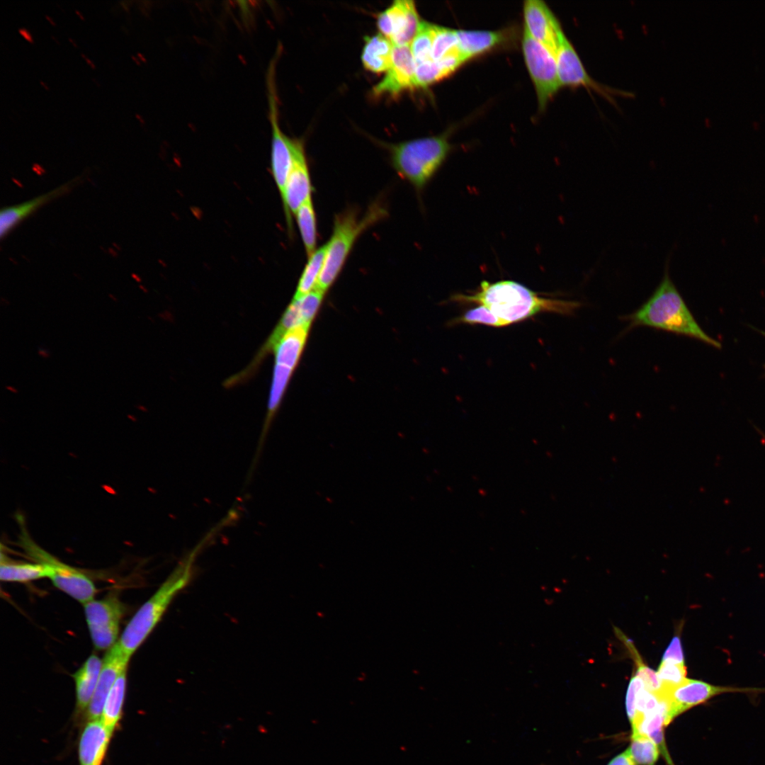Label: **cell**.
<instances>
[{
    "label": "cell",
    "instance_id": "1",
    "mask_svg": "<svg viewBox=\"0 0 765 765\" xmlns=\"http://www.w3.org/2000/svg\"><path fill=\"white\" fill-rule=\"evenodd\" d=\"M456 302L484 305L502 319L506 325L523 321L540 312L571 315L580 306L577 301L540 297L522 284L513 280L481 282L472 295H455Z\"/></svg>",
    "mask_w": 765,
    "mask_h": 765
},
{
    "label": "cell",
    "instance_id": "2",
    "mask_svg": "<svg viewBox=\"0 0 765 765\" xmlns=\"http://www.w3.org/2000/svg\"><path fill=\"white\" fill-rule=\"evenodd\" d=\"M216 531L212 528L181 560L158 589L132 617L118 640L120 647L127 655L131 657L143 644L161 620L176 596L191 582L197 555Z\"/></svg>",
    "mask_w": 765,
    "mask_h": 765
},
{
    "label": "cell",
    "instance_id": "3",
    "mask_svg": "<svg viewBox=\"0 0 765 765\" xmlns=\"http://www.w3.org/2000/svg\"><path fill=\"white\" fill-rule=\"evenodd\" d=\"M629 327L646 326L699 339L720 348V343L698 325L667 273L652 295L625 318Z\"/></svg>",
    "mask_w": 765,
    "mask_h": 765
},
{
    "label": "cell",
    "instance_id": "4",
    "mask_svg": "<svg viewBox=\"0 0 765 765\" xmlns=\"http://www.w3.org/2000/svg\"><path fill=\"white\" fill-rule=\"evenodd\" d=\"M450 148L446 135L393 144L390 147L392 166L402 179L421 191L441 167Z\"/></svg>",
    "mask_w": 765,
    "mask_h": 765
},
{
    "label": "cell",
    "instance_id": "5",
    "mask_svg": "<svg viewBox=\"0 0 765 765\" xmlns=\"http://www.w3.org/2000/svg\"><path fill=\"white\" fill-rule=\"evenodd\" d=\"M380 203L373 204L363 217L356 210H347L335 216L332 236L327 244L323 269L317 287L325 292L341 271L359 236L385 215Z\"/></svg>",
    "mask_w": 765,
    "mask_h": 765
},
{
    "label": "cell",
    "instance_id": "6",
    "mask_svg": "<svg viewBox=\"0 0 765 765\" xmlns=\"http://www.w3.org/2000/svg\"><path fill=\"white\" fill-rule=\"evenodd\" d=\"M19 544L33 561L45 567L47 578L57 589L82 604L94 599L96 587L93 582L84 573L40 547L24 529L21 533Z\"/></svg>",
    "mask_w": 765,
    "mask_h": 765
},
{
    "label": "cell",
    "instance_id": "7",
    "mask_svg": "<svg viewBox=\"0 0 765 765\" xmlns=\"http://www.w3.org/2000/svg\"><path fill=\"white\" fill-rule=\"evenodd\" d=\"M736 693L756 695L765 693V688L715 685L687 678L682 684L659 697L667 703L666 725L669 724L678 715L708 702L715 696Z\"/></svg>",
    "mask_w": 765,
    "mask_h": 765
},
{
    "label": "cell",
    "instance_id": "8",
    "mask_svg": "<svg viewBox=\"0 0 765 765\" xmlns=\"http://www.w3.org/2000/svg\"><path fill=\"white\" fill-rule=\"evenodd\" d=\"M93 644L98 650H109L118 641L120 621L126 608L115 592L83 604Z\"/></svg>",
    "mask_w": 765,
    "mask_h": 765
},
{
    "label": "cell",
    "instance_id": "9",
    "mask_svg": "<svg viewBox=\"0 0 765 765\" xmlns=\"http://www.w3.org/2000/svg\"><path fill=\"white\" fill-rule=\"evenodd\" d=\"M522 48L533 80L539 108L543 110L561 87L555 54L523 30Z\"/></svg>",
    "mask_w": 765,
    "mask_h": 765
},
{
    "label": "cell",
    "instance_id": "10",
    "mask_svg": "<svg viewBox=\"0 0 765 765\" xmlns=\"http://www.w3.org/2000/svg\"><path fill=\"white\" fill-rule=\"evenodd\" d=\"M559 81L562 86H584L593 89L608 99L618 91L596 81L586 72L574 47L562 29L558 33L555 52Z\"/></svg>",
    "mask_w": 765,
    "mask_h": 765
},
{
    "label": "cell",
    "instance_id": "11",
    "mask_svg": "<svg viewBox=\"0 0 765 765\" xmlns=\"http://www.w3.org/2000/svg\"><path fill=\"white\" fill-rule=\"evenodd\" d=\"M420 23L414 2L410 0L395 1L377 18L380 33L394 45H409Z\"/></svg>",
    "mask_w": 765,
    "mask_h": 765
},
{
    "label": "cell",
    "instance_id": "12",
    "mask_svg": "<svg viewBox=\"0 0 765 765\" xmlns=\"http://www.w3.org/2000/svg\"><path fill=\"white\" fill-rule=\"evenodd\" d=\"M292 150L293 165L282 197L289 229L292 228V215L296 213L304 202L312 197V186L302 142L293 139Z\"/></svg>",
    "mask_w": 765,
    "mask_h": 765
},
{
    "label": "cell",
    "instance_id": "13",
    "mask_svg": "<svg viewBox=\"0 0 765 765\" xmlns=\"http://www.w3.org/2000/svg\"><path fill=\"white\" fill-rule=\"evenodd\" d=\"M416 63L409 45H394L391 65L385 77L373 88L375 96H396L416 87Z\"/></svg>",
    "mask_w": 765,
    "mask_h": 765
},
{
    "label": "cell",
    "instance_id": "14",
    "mask_svg": "<svg viewBox=\"0 0 765 765\" xmlns=\"http://www.w3.org/2000/svg\"><path fill=\"white\" fill-rule=\"evenodd\" d=\"M130 657L117 642L108 650L103 659L101 674L85 714L88 720L101 719L107 696L118 675L128 668Z\"/></svg>",
    "mask_w": 765,
    "mask_h": 765
},
{
    "label": "cell",
    "instance_id": "15",
    "mask_svg": "<svg viewBox=\"0 0 765 765\" xmlns=\"http://www.w3.org/2000/svg\"><path fill=\"white\" fill-rule=\"evenodd\" d=\"M524 30L554 54L562 29L554 13L540 0H527L523 5Z\"/></svg>",
    "mask_w": 765,
    "mask_h": 765
},
{
    "label": "cell",
    "instance_id": "16",
    "mask_svg": "<svg viewBox=\"0 0 765 765\" xmlns=\"http://www.w3.org/2000/svg\"><path fill=\"white\" fill-rule=\"evenodd\" d=\"M270 92V119L272 127L271 170L282 198L293 165V139L281 131L277 117L274 96L271 90Z\"/></svg>",
    "mask_w": 765,
    "mask_h": 765
},
{
    "label": "cell",
    "instance_id": "17",
    "mask_svg": "<svg viewBox=\"0 0 765 765\" xmlns=\"http://www.w3.org/2000/svg\"><path fill=\"white\" fill-rule=\"evenodd\" d=\"M112 737L101 719L88 720L79 740V765H102Z\"/></svg>",
    "mask_w": 765,
    "mask_h": 765
},
{
    "label": "cell",
    "instance_id": "18",
    "mask_svg": "<svg viewBox=\"0 0 765 765\" xmlns=\"http://www.w3.org/2000/svg\"><path fill=\"white\" fill-rule=\"evenodd\" d=\"M78 182L79 178L69 181L33 199L1 209L0 212L1 237L4 238L17 225L44 205L70 191Z\"/></svg>",
    "mask_w": 765,
    "mask_h": 765
},
{
    "label": "cell",
    "instance_id": "19",
    "mask_svg": "<svg viewBox=\"0 0 765 765\" xmlns=\"http://www.w3.org/2000/svg\"><path fill=\"white\" fill-rule=\"evenodd\" d=\"M103 666V659L91 654L72 674L76 691V712L78 715L86 713L96 689Z\"/></svg>",
    "mask_w": 765,
    "mask_h": 765
},
{
    "label": "cell",
    "instance_id": "20",
    "mask_svg": "<svg viewBox=\"0 0 765 765\" xmlns=\"http://www.w3.org/2000/svg\"><path fill=\"white\" fill-rule=\"evenodd\" d=\"M456 33L460 52L466 61L491 50L506 39V34L501 30H457Z\"/></svg>",
    "mask_w": 765,
    "mask_h": 765
},
{
    "label": "cell",
    "instance_id": "21",
    "mask_svg": "<svg viewBox=\"0 0 765 765\" xmlns=\"http://www.w3.org/2000/svg\"><path fill=\"white\" fill-rule=\"evenodd\" d=\"M394 45L381 33L365 38L361 60L363 67L375 73L387 72L390 68Z\"/></svg>",
    "mask_w": 765,
    "mask_h": 765
},
{
    "label": "cell",
    "instance_id": "22",
    "mask_svg": "<svg viewBox=\"0 0 765 765\" xmlns=\"http://www.w3.org/2000/svg\"><path fill=\"white\" fill-rule=\"evenodd\" d=\"M309 327H299L285 332L273 347L275 364L295 368L305 346Z\"/></svg>",
    "mask_w": 765,
    "mask_h": 765
},
{
    "label": "cell",
    "instance_id": "23",
    "mask_svg": "<svg viewBox=\"0 0 765 765\" xmlns=\"http://www.w3.org/2000/svg\"><path fill=\"white\" fill-rule=\"evenodd\" d=\"M127 670L117 677L106 700L101 720L107 730L113 735L123 714L127 688Z\"/></svg>",
    "mask_w": 765,
    "mask_h": 765
},
{
    "label": "cell",
    "instance_id": "24",
    "mask_svg": "<svg viewBox=\"0 0 765 765\" xmlns=\"http://www.w3.org/2000/svg\"><path fill=\"white\" fill-rule=\"evenodd\" d=\"M47 578L45 567L38 562L14 561L2 552L0 562V579L4 582H27Z\"/></svg>",
    "mask_w": 765,
    "mask_h": 765
},
{
    "label": "cell",
    "instance_id": "25",
    "mask_svg": "<svg viewBox=\"0 0 765 765\" xmlns=\"http://www.w3.org/2000/svg\"><path fill=\"white\" fill-rule=\"evenodd\" d=\"M295 215L305 251L309 257L317 249V220L312 197L301 205Z\"/></svg>",
    "mask_w": 765,
    "mask_h": 765
},
{
    "label": "cell",
    "instance_id": "26",
    "mask_svg": "<svg viewBox=\"0 0 765 765\" xmlns=\"http://www.w3.org/2000/svg\"><path fill=\"white\" fill-rule=\"evenodd\" d=\"M327 252V244H324L308 257V261L300 276L297 290L294 297L307 294L317 287L319 278L324 267Z\"/></svg>",
    "mask_w": 765,
    "mask_h": 765
},
{
    "label": "cell",
    "instance_id": "27",
    "mask_svg": "<svg viewBox=\"0 0 765 765\" xmlns=\"http://www.w3.org/2000/svg\"><path fill=\"white\" fill-rule=\"evenodd\" d=\"M628 749L637 765H654L660 752L653 740L639 732L632 733Z\"/></svg>",
    "mask_w": 765,
    "mask_h": 765
},
{
    "label": "cell",
    "instance_id": "28",
    "mask_svg": "<svg viewBox=\"0 0 765 765\" xmlns=\"http://www.w3.org/2000/svg\"><path fill=\"white\" fill-rule=\"evenodd\" d=\"M460 52L455 30L434 26L431 60L437 62L448 55Z\"/></svg>",
    "mask_w": 765,
    "mask_h": 765
},
{
    "label": "cell",
    "instance_id": "29",
    "mask_svg": "<svg viewBox=\"0 0 765 765\" xmlns=\"http://www.w3.org/2000/svg\"><path fill=\"white\" fill-rule=\"evenodd\" d=\"M686 673L685 664L662 661L657 672L660 683V689L657 695L660 697L682 684L687 679Z\"/></svg>",
    "mask_w": 765,
    "mask_h": 765
},
{
    "label": "cell",
    "instance_id": "30",
    "mask_svg": "<svg viewBox=\"0 0 765 765\" xmlns=\"http://www.w3.org/2000/svg\"><path fill=\"white\" fill-rule=\"evenodd\" d=\"M434 26L429 22L421 21L417 33L409 45L416 64L431 60Z\"/></svg>",
    "mask_w": 765,
    "mask_h": 765
},
{
    "label": "cell",
    "instance_id": "31",
    "mask_svg": "<svg viewBox=\"0 0 765 765\" xmlns=\"http://www.w3.org/2000/svg\"><path fill=\"white\" fill-rule=\"evenodd\" d=\"M617 635H618V636L620 637V639L623 641L634 659L636 666L635 674L643 680L647 689L651 692L657 693L660 689V683L657 678V673L645 664L631 640H628L623 634L617 633Z\"/></svg>",
    "mask_w": 765,
    "mask_h": 765
},
{
    "label": "cell",
    "instance_id": "32",
    "mask_svg": "<svg viewBox=\"0 0 765 765\" xmlns=\"http://www.w3.org/2000/svg\"><path fill=\"white\" fill-rule=\"evenodd\" d=\"M454 323L480 324L496 327L506 326L502 319L484 305L468 310L462 316L455 319Z\"/></svg>",
    "mask_w": 765,
    "mask_h": 765
},
{
    "label": "cell",
    "instance_id": "33",
    "mask_svg": "<svg viewBox=\"0 0 765 765\" xmlns=\"http://www.w3.org/2000/svg\"><path fill=\"white\" fill-rule=\"evenodd\" d=\"M448 75L437 62L432 60L416 64L415 79L416 87H426L441 80Z\"/></svg>",
    "mask_w": 765,
    "mask_h": 765
},
{
    "label": "cell",
    "instance_id": "34",
    "mask_svg": "<svg viewBox=\"0 0 765 765\" xmlns=\"http://www.w3.org/2000/svg\"><path fill=\"white\" fill-rule=\"evenodd\" d=\"M324 293L323 291L314 289L307 294L294 297L293 299L297 301L304 322L307 325H310L317 313L321 305Z\"/></svg>",
    "mask_w": 765,
    "mask_h": 765
},
{
    "label": "cell",
    "instance_id": "35",
    "mask_svg": "<svg viewBox=\"0 0 765 765\" xmlns=\"http://www.w3.org/2000/svg\"><path fill=\"white\" fill-rule=\"evenodd\" d=\"M645 686L643 680L635 674L630 679L625 699L626 711L630 725L636 717V701L639 691Z\"/></svg>",
    "mask_w": 765,
    "mask_h": 765
},
{
    "label": "cell",
    "instance_id": "36",
    "mask_svg": "<svg viewBox=\"0 0 765 765\" xmlns=\"http://www.w3.org/2000/svg\"><path fill=\"white\" fill-rule=\"evenodd\" d=\"M662 661L685 664L684 656L679 635L674 636L664 651Z\"/></svg>",
    "mask_w": 765,
    "mask_h": 765
},
{
    "label": "cell",
    "instance_id": "37",
    "mask_svg": "<svg viewBox=\"0 0 765 765\" xmlns=\"http://www.w3.org/2000/svg\"><path fill=\"white\" fill-rule=\"evenodd\" d=\"M607 765H637L628 749L615 756Z\"/></svg>",
    "mask_w": 765,
    "mask_h": 765
},
{
    "label": "cell",
    "instance_id": "38",
    "mask_svg": "<svg viewBox=\"0 0 765 765\" xmlns=\"http://www.w3.org/2000/svg\"><path fill=\"white\" fill-rule=\"evenodd\" d=\"M18 32L20 34V35L21 37H23L27 42H28L29 43H31V44L34 43L33 38L30 32L26 28H24V27L19 28L18 29Z\"/></svg>",
    "mask_w": 765,
    "mask_h": 765
},
{
    "label": "cell",
    "instance_id": "39",
    "mask_svg": "<svg viewBox=\"0 0 765 765\" xmlns=\"http://www.w3.org/2000/svg\"><path fill=\"white\" fill-rule=\"evenodd\" d=\"M38 353L42 358H48L51 354L48 349L40 346L38 347Z\"/></svg>",
    "mask_w": 765,
    "mask_h": 765
},
{
    "label": "cell",
    "instance_id": "40",
    "mask_svg": "<svg viewBox=\"0 0 765 765\" xmlns=\"http://www.w3.org/2000/svg\"><path fill=\"white\" fill-rule=\"evenodd\" d=\"M80 55L82 57V59L86 62V63L90 67L91 69H96L95 64L86 55H84V53H80Z\"/></svg>",
    "mask_w": 765,
    "mask_h": 765
},
{
    "label": "cell",
    "instance_id": "41",
    "mask_svg": "<svg viewBox=\"0 0 765 765\" xmlns=\"http://www.w3.org/2000/svg\"><path fill=\"white\" fill-rule=\"evenodd\" d=\"M45 18L51 24V26H57V23L54 21V20L50 16L45 14Z\"/></svg>",
    "mask_w": 765,
    "mask_h": 765
},
{
    "label": "cell",
    "instance_id": "42",
    "mask_svg": "<svg viewBox=\"0 0 765 765\" xmlns=\"http://www.w3.org/2000/svg\"><path fill=\"white\" fill-rule=\"evenodd\" d=\"M6 389L14 394H17L18 392V390L11 385L6 386Z\"/></svg>",
    "mask_w": 765,
    "mask_h": 765
},
{
    "label": "cell",
    "instance_id": "43",
    "mask_svg": "<svg viewBox=\"0 0 765 765\" xmlns=\"http://www.w3.org/2000/svg\"><path fill=\"white\" fill-rule=\"evenodd\" d=\"M39 83H40V86H42V88H43L44 89H45L46 91H48V90H49V87H48L47 84H46L45 82H44V81H43L42 80H40V81H39Z\"/></svg>",
    "mask_w": 765,
    "mask_h": 765
},
{
    "label": "cell",
    "instance_id": "44",
    "mask_svg": "<svg viewBox=\"0 0 765 765\" xmlns=\"http://www.w3.org/2000/svg\"><path fill=\"white\" fill-rule=\"evenodd\" d=\"M74 12H75V13L76 14V16H78V17H79V18H80V19H81V21H85V18L84 17V16H83V15H82V14L81 13V12H80L79 11H78L77 9H75V10H74Z\"/></svg>",
    "mask_w": 765,
    "mask_h": 765
},
{
    "label": "cell",
    "instance_id": "45",
    "mask_svg": "<svg viewBox=\"0 0 765 765\" xmlns=\"http://www.w3.org/2000/svg\"><path fill=\"white\" fill-rule=\"evenodd\" d=\"M67 39H68V41H69V42H70V43H71V44H72V45H73V46H74V47H76H76H78V46H77V44L76 43V42H75V41H74V40H73V39H72V38H70V37H68V38H67Z\"/></svg>",
    "mask_w": 765,
    "mask_h": 765
},
{
    "label": "cell",
    "instance_id": "46",
    "mask_svg": "<svg viewBox=\"0 0 765 765\" xmlns=\"http://www.w3.org/2000/svg\"><path fill=\"white\" fill-rule=\"evenodd\" d=\"M120 4L122 5V7L124 8V10L126 12H129V8L127 7V5L125 4V3L124 1H120Z\"/></svg>",
    "mask_w": 765,
    "mask_h": 765
},
{
    "label": "cell",
    "instance_id": "47",
    "mask_svg": "<svg viewBox=\"0 0 765 765\" xmlns=\"http://www.w3.org/2000/svg\"><path fill=\"white\" fill-rule=\"evenodd\" d=\"M130 57H131L132 60H133V61H134V62H135V63H136L137 64H140V63H139V61L137 60V57H136L135 56H134V55H131Z\"/></svg>",
    "mask_w": 765,
    "mask_h": 765
},
{
    "label": "cell",
    "instance_id": "48",
    "mask_svg": "<svg viewBox=\"0 0 765 765\" xmlns=\"http://www.w3.org/2000/svg\"><path fill=\"white\" fill-rule=\"evenodd\" d=\"M50 38H51V39H52V40H54V41H55V42L56 43H57V45H60V42H59V41H58L57 38H55V37L54 35H51Z\"/></svg>",
    "mask_w": 765,
    "mask_h": 765
},
{
    "label": "cell",
    "instance_id": "49",
    "mask_svg": "<svg viewBox=\"0 0 765 765\" xmlns=\"http://www.w3.org/2000/svg\"><path fill=\"white\" fill-rule=\"evenodd\" d=\"M92 81H94V83H95V84H96V86H99V85H100V84H99V83H98V81H96V79H94V78H92Z\"/></svg>",
    "mask_w": 765,
    "mask_h": 765
},
{
    "label": "cell",
    "instance_id": "50",
    "mask_svg": "<svg viewBox=\"0 0 765 765\" xmlns=\"http://www.w3.org/2000/svg\"><path fill=\"white\" fill-rule=\"evenodd\" d=\"M137 55L138 57H140V58L141 60H144V58H143L142 55L140 53L137 52Z\"/></svg>",
    "mask_w": 765,
    "mask_h": 765
},
{
    "label": "cell",
    "instance_id": "51",
    "mask_svg": "<svg viewBox=\"0 0 765 765\" xmlns=\"http://www.w3.org/2000/svg\"><path fill=\"white\" fill-rule=\"evenodd\" d=\"M765 335V332H762Z\"/></svg>",
    "mask_w": 765,
    "mask_h": 765
},
{
    "label": "cell",
    "instance_id": "52",
    "mask_svg": "<svg viewBox=\"0 0 765 765\" xmlns=\"http://www.w3.org/2000/svg\"><path fill=\"white\" fill-rule=\"evenodd\" d=\"M542 765H543V764H542Z\"/></svg>",
    "mask_w": 765,
    "mask_h": 765
}]
</instances>
